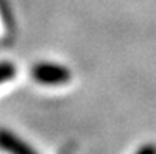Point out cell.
Returning a JSON list of instances; mask_svg holds the SVG:
<instances>
[{
    "mask_svg": "<svg viewBox=\"0 0 156 154\" xmlns=\"http://www.w3.org/2000/svg\"><path fill=\"white\" fill-rule=\"evenodd\" d=\"M68 73L64 70V68H59V67H43L41 68V73H40V77L44 80V82H52V83H61V82H65L68 77Z\"/></svg>",
    "mask_w": 156,
    "mask_h": 154,
    "instance_id": "6da1fadb",
    "label": "cell"
},
{
    "mask_svg": "<svg viewBox=\"0 0 156 154\" xmlns=\"http://www.w3.org/2000/svg\"><path fill=\"white\" fill-rule=\"evenodd\" d=\"M136 154H156V147H153V145H146Z\"/></svg>",
    "mask_w": 156,
    "mask_h": 154,
    "instance_id": "7a4b0ae2",
    "label": "cell"
}]
</instances>
